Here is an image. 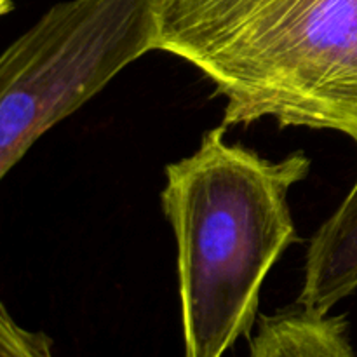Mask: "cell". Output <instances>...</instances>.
Here are the masks:
<instances>
[{"instance_id":"cell-1","label":"cell","mask_w":357,"mask_h":357,"mask_svg":"<svg viewBox=\"0 0 357 357\" xmlns=\"http://www.w3.org/2000/svg\"><path fill=\"white\" fill-rule=\"evenodd\" d=\"M225 132L209 129L166 166L160 194L176 241L185 357H223L250 337L268 272L298 243L288 194L309 174L307 153L268 160Z\"/></svg>"},{"instance_id":"cell-2","label":"cell","mask_w":357,"mask_h":357,"mask_svg":"<svg viewBox=\"0 0 357 357\" xmlns=\"http://www.w3.org/2000/svg\"><path fill=\"white\" fill-rule=\"evenodd\" d=\"M157 51L213 84L227 128L274 119L357 145V0H162Z\"/></svg>"},{"instance_id":"cell-3","label":"cell","mask_w":357,"mask_h":357,"mask_svg":"<svg viewBox=\"0 0 357 357\" xmlns=\"http://www.w3.org/2000/svg\"><path fill=\"white\" fill-rule=\"evenodd\" d=\"M162 0H66L0 58V178L126 66L157 51Z\"/></svg>"},{"instance_id":"cell-4","label":"cell","mask_w":357,"mask_h":357,"mask_svg":"<svg viewBox=\"0 0 357 357\" xmlns=\"http://www.w3.org/2000/svg\"><path fill=\"white\" fill-rule=\"evenodd\" d=\"M357 289V180L310 239L296 303L330 314Z\"/></svg>"},{"instance_id":"cell-5","label":"cell","mask_w":357,"mask_h":357,"mask_svg":"<svg viewBox=\"0 0 357 357\" xmlns=\"http://www.w3.org/2000/svg\"><path fill=\"white\" fill-rule=\"evenodd\" d=\"M250 357H357L345 316L295 305L261 317Z\"/></svg>"},{"instance_id":"cell-6","label":"cell","mask_w":357,"mask_h":357,"mask_svg":"<svg viewBox=\"0 0 357 357\" xmlns=\"http://www.w3.org/2000/svg\"><path fill=\"white\" fill-rule=\"evenodd\" d=\"M0 357H54L52 340L17 324L7 307L0 305Z\"/></svg>"},{"instance_id":"cell-7","label":"cell","mask_w":357,"mask_h":357,"mask_svg":"<svg viewBox=\"0 0 357 357\" xmlns=\"http://www.w3.org/2000/svg\"><path fill=\"white\" fill-rule=\"evenodd\" d=\"M14 0H0V13L7 14L9 10H13Z\"/></svg>"}]
</instances>
